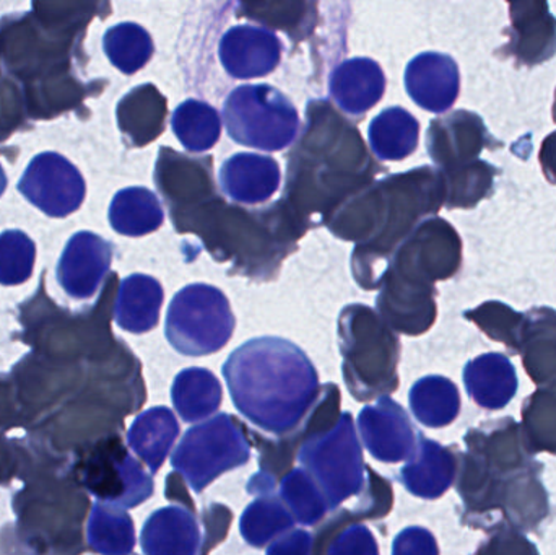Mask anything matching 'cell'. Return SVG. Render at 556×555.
<instances>
[{
  "instance_id": "f6af8a7d",
  "label": "cell",
  "mask_w": 556,
  "mask_h": 555,
  "mask_svg": "<svg viewBox=\"0 0 556 555\" xmlns=\"http://www.w3.org/2000/svg\"><path fill=\"white\" fill-rule=\"evenodd\" d=\"M280 497L294 512L298 524L313 527L326 517L327 502L307 472L294 469L281 481Z\"/></svg>"
},
{
  "instance_id": "bcb514c9",
  "label": "cell",
  "mask_w": 556,
  "mask_h": 555,
  "mask_svg": "<svg viewBox=\"0 0 556 555\" xmlns=\"http://www.w3.org/2000/svg\"><path fill=\"white\" fill-rule=\"evenodd\" d=\"M101 7V3L91 2H35L31 13L41 25L81 39Z\"/></svg>"
},
{
  "instance_id": "d590c367",
  "label": "cell",
  "mask_w": 556,
  "mask_h": 555,
  "mask_svg": "<svg viewBox=\"0 0 556 555\" xmlns=\"http://www.w3.org/2000/svg\"><path fill=\"white\" fill-rule=\"evenodd\" d=\"M410 409L418 422L431 429L451 426L459 417L460 394L444 377H425L412 387Z\"/></svg>"
},
{
  "instance_id": "c3c4849f",
  "label": "cell",
  "mask_w": 556,
  "mask_h": 555,
  "mask_svg": "<svg viewBox=\"0 0 556 555\" xmlns=\"http://www.w3.org/2000/svg\"><path fill=\"white\" fill-rule=\"evenodd\" d=\"M26 117L28 114L22 88L13 78L3 75L0 78V142L20 129Z\"/></svg>"
},
{
  "instance_id": "9a60e30c",
  "label": "cell",
  "mask_w": 556,
  "mask_h": 555,
  "mask_svg": "<svg viewBox=\"0 0 556 555\" xmlns=\"http://www.w3.org/2000/svg\"><path fill=\"white\" fill-rule=\"evenodd\" d=\"M16 189L29 204L52 218L74 214L87 195V185L77 166L55 152L33 156Z\"/></svg>"
},
{
  "instance_id": "f5cc1de1",
  "label": "cell",
  "mask_w": 556,
  "mask_h": 555,
  "mask_svg": "<svg viewBox=\"0 0 556 555\" xmlns=\"http://www.w3.org/2000/svg\"><path fill=\"white\" fill-rule=\"evenodd\" d=\"M313 547V537L306 531H293L287 538L270 546L267 555H309Z\"/></svg>"
},
{
  "instance_id": "1f68e13d",
  "label": "cell",
  "mask_w": 556,
  "mask_h": 555,
  "mask_svg": "<svg viewBox=\"0 0 556 555\" xmlns=\"http://www.w3.org/2000/svg\"><path fill=\"white\" fill-rule=\"evenodd\" d=\"M368 139L379 160L401 162L417 150L420 123L404 108H388L369 124Z\"/></svg>"
},
{
  "instance_id": "ab89813d",
  "label": "cell",
  "mask_w": 556,
  "mask_h": 555,
  "mask_svg": "<svg viewBox=\"0 0 556 555\" xmlns=\"http://www.w3.org/2000/svg\"><path fill=\"white\" fill-rule=\"evenodd\" d=\"M522 433L532 455L551 453L556 456V381L538 388L522 403Z\"/></svg>"
},
{
  "instance_id": "4316f807",
  "label": "cell",
  "mask_w": 556,
  "mask_h": 555,
  "mask_svg": "<svg viewBox=\"0 0 556 555\" xmlns=\"http://www.w3.org/2000/svg\"><path fill=\"white\" fill-rule=\"evenodd\" d=\"M329 91L343 113L363 116L384 97V71L372 59H349L330 75Z\"/></svg>"
},
{
  "instance_id": "44dd1931",
  "label": "cell",
  "mask_w": 556,
  "mask_h": 555,
  "mask_svg": "<svg viewBox=\"0 0 556 555\" xmlns=\"http://www.w3.org/2000/svg\"><path fill=\"white\" fill-rule=\"evenodd\" d=\"M281 52L283 45L276 33L253 25L231 26L218 46L225 71L243 80L273 74L280 64Z\"/></svg>"
},
{
  "instance_id": "74e56055",
  "label": "cell",
  "mask_w": 556,
  "mask_h": 555,
  "mask_svg": "<svg viewBox=\"0 0 556 555\" xmlns=\"http://www.w3.org/2000/svg\"><path fill=\"white\" fill-rule=\"evenodd\" d=\"M173 133L188 152L202 153L214 149L222 136L218 111L205 101L186 100L172 117Z\"/></svg>"
},
{
  "instance_id": "7402d4cb",
  "label": "cell",
  "mask_w": 556,
  "mask_h": 555,
  "mask_svg": "<svg viewBox=\"0 0 556 555\" xmlns=\"http://www.w3.org/2000/svg\"><path fill=\"white\" fill-rule=\"evenodd\" d=\"M405 88L418 106L431 113H444L459 97V67L450 55L421 52L405 68Z\"/></svg>"
},
{
  "instance_id": "7bdbcfd3",
  "label": "cell",
  "mask_w": 556,
  "mask_h": 555,
  "mask_svg": "<svg viewBox=\"0 0 556 555\" xmlns=\"http://www.w3.org/2000/svg\"><path fill=\"white\" fill-rule=\"evenodd\" d=\"M464 318L477 325V328L492 341L505 344L513 355H519V342H521L526 315L515 312L505 303L492 300L464 313Z\"/></svg>"
},
{
  "instance_id": "9f6ffc18",
  "label": "cell",
  "mask_w": 556,
  "mask_h": 555,
  "mask_svg": "<svg viewBox=\"0 0 556 555\" xmlns=\"http://www.w3.org/2000/svg\"><path fill=\"white\" fill-rule=\"evenodd\" d=\"M554 119H555V123H556V98H555V106H554Z\"/></svg>"
},
{
  "instance_id": "ba28073f",
  "label": "cell",
  "mask_w": 556,
  "mask_h": 555,
  "mask_svg": "<svg viewBox=\"0 0 556 555\" xmlns=\"http://www.w3.org/2000/svg\"><path fill=\"white\" fill-rule=\"evenodd\" d=\"M81 39L41 25L33 13L3 16L0 55L23 87L74 72Z\"/></svg>"
},
{
  "instance_id": "f546056e",
  "label": "cell",
  "mask_w": 556,
  "mask_h": 555,
  "mask_svg": "<svg viewBox=\"0 0 556 555\" xmlns=\"http://www.w3.org/2000/svg\"><path fill=\"white\" fill-rule=\"evenodd\" d=\"M519 355L529 378L539 388L556 381V312L534 308L528 312L519 342Z\"/></svg>"
},
{
  "instance_id": "e575fe53",
  "label": "cell",
  "mask_w": 556,
  "mask_h": 555,
  "mask_svg": "<svg viewBox=\"0 0 556 555\" xmlns=\"http://www.w3.org/2000/svg\"><path fill=\"white\" fill-rule=\"evenodd\" d=\"M179 436V424L168 407H153L137 417L130 427L127 442L149 466L152 475L159 472Z\"/></svg>"
},
{
  "instance_id": "d6986e66",
  "label": "cell",
  "mask_w": 556,
  "mask_h": 555,
  "mask_svg": "<svg viewBox=\"0 0 556 555\" xmlns=\"http://www.w3.org/2000/svg\"><path fill=\"white\" fill-rule=\"evenodd\" d=\"M434 297V287L410 282L388 273L381 283V293L376 299V308L392 331L420 336L430 331L437 321Z\"/></svg>"
},
{
  "instance_id": "8d00e7d4",
  "label": "cell",
  "mask_w": 556,
  "mask_h": 555,
  "mask_svg": "<svg viewBox=\"0 0 556 555\" xmlns=\"http://www.w3.org/2000/svg\"><path fill=\"white\" fill-rule=\"evenodd\" d=\"M173 404L185 422H195L218 411L222 404V384L205 368H188L175 378Z\"/></svg>"
},
{
  "instance_id": "5b68a950",
  "label": "cell",
  "mask_w": 556,
  "mask_h": 555,
  "mask_svg": "<svg viewBox=\"0 0 556 555\" xmlns=\"http://www.w3.org/2000/svg\"><path fill=\"white\" fill-rule=\"evenodd\" d=\"M16 521L0 533L13 555H80L81 521L90 502L72 481L36 479L13 497Z\"/></svg>"
},
{
  "instance_id": "4dcf8cb0",
  "label": "cell",
  "mask_w": 556,
  "mask_h": 555,
  "mask_svg": "<svg viewBox=\"0 0 556 555\" xmlns=\"http://www.w3.org/2000/svg\"><path fill=\"white\" fill-rule=\"evenodd\" d=\"M163 300L165 292L155 277L132 274L117 289L114 319L121 329L132 335L152 331L159 325Z\"/></svg>"
},
{
  "instance_id": "db71d44e",
  "label": "cell",
  "mask_w": 556,
  "mask_h": 555,
  "mask_svg": "<svg viewBox=\"0 0 556 555\" xmlns=\"http://www.w3.org/2000/svg\"><path fill=\"white\" fill-rule=\"evenodd\" d=\"M539 160H541L542 168H544L548 181L556 185V130L542 143Z\"/></svg>"
},
{
  "instance_id": "2e32d148",
  "label": "cell",
  "mask_w": 556,
  "mask_h": 555,
  "mask_svg": "<svg viewBox=\"0 0 556 555\" xmlns=\"http://www.w3.org/2000/svg\"><path fill=\"white\" fill-rule=\"evenodd\" d=\"M155 185L165 198L169 215L181 214L217 195L211 159H189L162 147L155 165Z\"/></svg>"
},
{
  "instance_id": "6da1fadb",
  "label": "cell",
  "mask_w": 556,
  "mask_h": 555,
  "mask_svg": "<svg viewBox=\"0 0 556 555\" xmlns=\"http://www.w3.org/2000/svg\"><path fill=\"white\" fill-rule=\"evenodd\" d=\"M464 443L456 479L460 524L486 533L502 525L535 533L551 517V497L544 465L526 446L521 424L513 417L486 420L467 430Z\"/></svg>"
},
{
  "instance_id": "cb8c5ba5",
  "label": "cell",
  "mask_w": 556,
  "mask_h": 555,
  "mask_svg": "<svg viewBox=\"0 0 556 555\" xmlns=\"http://www.w3.org/2000/svg\"><path fill=\"white\" fill-rule=\"evenodd\" d=\"M459 471L456 446H443L420 433L417 449L402 468L401 482L410 494L434 501L450 491Z\"/></svg>"
},
{
  "instance_id": "ee69618b",
  "label": "cell",
  "mask_w": 556,
  "mask_h": 555,
  "mask_svg": "<svg viewBox=\"0 0 556 555\" xmlns=\"http://www.w3.org/2000/svg\"><path fill=\"white\" fill-rule=\"evenodd\" d=\"M36 244L20 230L0 234V286H22L35 269Z\"/></svg>"
},
{
  "instance_id": "681fc988",
  "label": "cell",
  "mask_w": 556,
  "mask_h": 555,
  "mask_svg": "<svg viewBox=\"0 0 556 555\" xmlns=\"http://www.w3.org/2000/svg\"><path fill=\"white\" fill-rule=\"evenodd\" d=\"M472 555H541L526 534L513 528L496 527Z\"/></svg>"
},
{
  "instance_id": "30bf717a",
  "label": "cell",
  "mask_w": 556,
  "mask_h": 555,
  "mask_svg": "<svg viewBox=\"0 0 556 555\" xmlns=\"http://www.w3.org/2000/svg\"><path fill=\"white\" fill-rule=\"evenodd\" d=\"M235 325L230 302L220 289L191 283L169 303L165 335L179 354L201 357L224 349L233 336Z\"/></svg>"
},
{
  "instance_id": "f907efd6",
  "label": "cell",
  "mask_w": 556,
  "mask_h": 555,
  "mask_svg": "<svg viewBox=\"0 0 556 555\" xmlns=\"http://www.w3.org/2000/svg\"><path fill=\"white\" fill-rule=\"evenodd\" d=\"M327 555H379L375 537L363 525L339 531L327 547Z\"/></svg>"
},
{
  "instance_id": "7c38bea8",
  "label": "cell",
  "mask_w": 556,
  "mask_h": 555,
  "mask_svg": "<svg viewBox=\"0 0 556 555\" xmlns=\"http://www.w3.org/2000/svg\"><path fill=\"white\" fill-rule=\"evenodd\" d=\"M75 482L101 504L134 508L152 497V476L129 455L119 436L101 437L78 450Z\"/></svg>"
},
{
  "instance_id": "ac0fdd59",
  "label": "cell",
  "mask_w": 556,
  "mask_h": 555,
  "mask_svg": "<svg viewBox=\"0 0 556 555\" xmlns=\"http://www.w3.org/2000/svg\"><path fill=\"white\" fill-rule=\"evenodd\" d=\"M492 142L482 117L466 110L431 121L427 133L428 153L441 172L479 160L482 150L492 147Z\"/></svg>"
},
{
  "instance_id": "7dc6e473",
  "label": "cell",
  "mask_w": 556,
  "mask_h": 555,
  "mask_svg": "<svg viewBox=\"0 0 556 555\" xmlns=\"http://www.w3.org/2000/svg\"><path fill=\"white\" fill-rule=\"evenodd\" d=\"M293 528V520L278 501L257 499L244 510L241 533L251 546L264 547L280 531Z\"/></svg>"
},
{
  "instance_id": "4fadbf2b",
  "label": "cell",
  "mask_w": 556,
  "mask_h": 555,
  "mask_svg": "<svg viewBox=\"0 0 556 555\" xmlns=\"http://www.w3.org/2000/svg\"><path fill=\"white\" fill-rule=\"evenodd\" d=\"M250 458L247 427L233 416L220 414L186 432L173 453L172 465L185 472L195 492H202L222 472L247 465Z\"/></svg>"
},
{
  "instance_id": "d4e9b609",
  "label": "cell",
  "mask_w": 556,
  "mask_h": 555,
  "mask_svg": "<svg viewBox=\"0 0 556 555\" xmlns=\"http://www.w3.org/2000/svg\"><path fill=\"white\" fill-rule=\"evenodd\" d=\"M195 508L166 507L156 510L143 525L142 544L146 555H201L204 541L215 546L211 538H202Z\"/></svg>"
},
{
  "instance_id": "9c48e42d",
  "label": "cell",
  "mask_w": 556,
  "mask_h": 555,
  "mask_svg": "<svg viewBox=\"0 0 556 555\" xmlns=\"http://www.w3.org/2000/svg\"><path fill=\"white\" fill-rule=\"evenodd\" d=\"M228 136L241 146L264 152L287 149L300 130L294 104L273 85H241L224 104Z\"/></svg>"
},
{
  "instance_id": "484cf974",
  "label": "cell",
  "mask_w": 556,
  "mask_h": 555,
  "mask_svg": "<svg viewBox=\"0 0 556 555\" xmlns=\"http://www.w3.org/2000/svg\"><path fill=\"white\" fill-rule=\"evenodd\" d=\"M222 189L241 204H263L280 188V166L273 156L260 153H235L222 166Z\"/></svg>"
},
{
  "instance_id": "836d02e7",
  "label": "cell",
  "mask_w": 556,
  "mask_h": 555,
  "mask_svg": "<svg viewBox=\"0 0 556 555\" xmlns=\"http://www.w3.org/2000/svg\"><path fill=\"white\" fill-rule=\"evenodd\" d=\"M108 215L113 230L124 237L153 234L165 222V211L155 192L140 186L117 192Z\"/></svg>"
},
{
  "instance_id": "5bb4252c",
  "label": "cell",
  "mask_w": 556,
  "mask_h": 555,
  "mask_svg": "<svg viewBox=\"0 0 556 555\" xmlns=\"http://www.w3.org/2000/svg\"><path fill=\"white\" fill-rule=\"evenodd\" d=\"M463 266V240L456 228L433 217L421 222L395 251L388 273L421 286L451 279Z\"/></svg>"
},
{
  "instance_id": "277c9868",
  "label": "cell",
  "mask_w": 556,
  "mask_h": 555,
  "mask_svg": "<svg viewBox=\"0 0 556 555\" xmlns=\"http://www.w3.org/2000/svg\"><path fill=\"white\" fill-rule=\"evenodd\" d=\"M117 280V274L111 273L98 302L75 315L46 295L42 277L38 292L20 305L23 342L51 361L91 362L111 354L121 344L110 326Z\"/></svg>"
},
{
  "instance_id": "603a6c76",
  "label": "cell",
  "mask_w": 556,
  "mask_h": 555,
  "mask_svg": "<svg viewBox=\"0 0 556 555\" xmlns=\"http://www.w3.org/2000/svg\"><path fill=\"white\" fill-rule=\"evenodd\" d=\"M511 41L505 46L506 55L519 64L538 65L554 58L556 52V18L547 2L509 3Z\"/></svg>"
},
{
  "instance_id": "11a10c76",
  "label": "cell",
  "mask_w": 556,
  "mask_h": 555,
  "mask_svg": "<svg viewBox=\"0 0 556 555\" xmlns=\"http://www.w3.org/2000/svg\"><path fill=\"white\" fill-rule=\"evenodd\" d=\"M7 189V176L5 172H3L2 165H0V195L5 192Z\"/></svg>"
},
{
  "instance_id": "816d5d0a",
  "label": "cell",
  "mask_w": 556,
  "mask_h": 555,
  "mask_svg": "<svg viewBox=\"0 0 556 555\" xmlns=\"http://www.w3.org/2000/svg\"><path fill=\"white\" fill-rule=\"evenodd\" d=\"M392 555H440V547L430 531L412 527L395 538Z\"/></svg>"
},
{
  "instance_id": "f35d334b",
  "label": "cell",
  "mask_w": 556,
  "mask_h": 555,
  "mask_svg": "<svg viewBox=\"0 0 556 555\" xmlns=\"http://www.w3.org/2000/svg\"><path fill=\"white\" fill-rule=\"evenodd\" d=\"M90 550L101 555H130L136 547L134 521L123 508L97 504L87 525Z\"/></svg>"
},
{
  "instance_id": "e0dca14e",
  "label": "cell",
  "mask_w": 556,
  "mask_h": 555,
  "mask_svg": "<svg viewBox=\"0 0 556 555\" xmlns=\"http://www.w3.org/2000/svg\"><path fill=\"white\" fill-rule=\"evenodd\" d=\"M113 263V244L91 231L72 235L59 260V286L74 300L93 299Z\"/></svg>"
},
{
  "instance_id": "52a82bcc",
  "label": "cell",
  "mask_w": 556,
  "mask_h": 555,
  "mask_svg": "<svg viewBox=\"0 0 556 555\" xmlns=\"http://www.w3.org/2000/svg\"><path fill=\"white\" fill-rule=\"evenodd\" d=\"M343 378L356 401H371L399 388L401 341L375 310L349 305L339 316Z\"/></svg>"
},
{
  "instance_id": "8992f818",
  "label": "cell",
  "mask_w": 556,
  "mask_h": 555,
  "mask_svg": "<svg viewBox=\"0 0 556 555\" xmlns=\"http://www.w3.org/2000/svg\"><path fill=\"white\" fill-rule=\"evenodd\" d=\"M382 188L386 218L381 231L371 243L356 247L352 256L353 276L365 290L379 289L402 241L446 201L443 173L431 166L389 176Z\"/></svg>"
},
{
  "instance_id": "ffe728a7",
  "label": "cell",
  "mask_w": 556,
  "mask_h": 555,
  "mask_svg": "<svg viewBox=\"0 0 556 555\" xmlns=\"http://www.w3.org/2000/svg\"><path fill=\"white\" fill-rule=\"evenodd\" d=\"M358 422L366 449L376 459L391 465L414 455L420 432L412 426L404 407L391 398H381L376 406L365 407Z\"/></svg>"
},
{
  "instance_id": "7a4b0ae2",
  "label": "cell",
  "mask_w": 556,
  "mask_h": 555,
  "mask_svg": "<svg viewBox=\"0 0 556 555\" xmlns=\"http://www.w3.org/2000/svg\"><path fill=\"white\" fill-rule=\"evenodd\" d=\"M379 172L358 129L326 100H313L307 104L306 129L288 153L283 202L298 222H311L316 214L327 222Z\"/></svg>"
},
{
  "instance_id": "d6a6232c",
  "label": "cell",
  "mask_w": 556,
  "mask_h": 555,
  "mask_svg": "<svg viewBox=\"0 0 556 555\" xmlns=\"http://www.w3.org/2000/svg\"><path fill=\"white\" fill-rule=\"evenodd\" d=\"M93 85L84 84L74 72L36 81L23 87L26 114L31 119H54L59 114L77 110L90 97Z\"/></svg>"
},
{
  "instance_id": "60d3db41",
  "label": "cell",
  "mask_w": 556,
  "mask_h": 555,
  "mask_svg": "<svg viewBox=\"0 0 556 555\" xmlns=\"http://www.w3.org/2000/svg\"><path fill=\"white\" fill-rule=\"evenodd\" d=\"M103 49L111 64L126 75L136 74L146 67L155 52L152 36L137 23H117L106 29Z\"/></svg>"
},
{
  "instance_id": "3957f363",
  "label": "cell",
  "mask_w": 556,
  "mask_h": 555,
  "mask_svg": "<svg viewBox=\"0 0 556 555\" xmlns=\"http://www.w3.org/2000/svg\"><path fill=\"white\" fill-rule=\"evenodd\" d=\"M231 400L264 432L301 433L307 409L317 403L319 378L307 355L280 338L251 339L224 365Z\"/></svg>"
},
{
  "instance_id": "8fae6325",
  "label": "cell",
  "mask_w": 556,
  "mask_h": 555,
  "mask_svg": "<svg viewBox=\"0 0 556 555\" xmlns=\"http://www.w3.org/2000/svg\"><path fill=\"white\" fill-rule=\"evenodd\" d=\"M307 426V437L303 442L298 458L314 476L323 488L320 494L326 495L330 510L339 507L346 499L358 494L359 485L366 482L363 472L368 471L363 465L362 450L355 437V427L349 413L340 416L332 429Z\"/></svg>"
},
{
  "instance_id": "6f0895ef",
  "label": "cell",
  "mask_w": 556,
  "mask_h": 555,
  "mask_svg": "<svg viewBox=\"0 0 556 555\" xmlns=\"http://www.w3.org/2000/svg\"><path fill=\"white\" fill-rule=\"evenodd\" d=\"M0 59H2V55H0ZM3 75H2V71H0V78H2Z\"/></svg>"
},
{
  "instance_id": "83f0119b",
  "label": "cell",
  "mask_w": 556,
  "mask_h": 555,
  "mask_svg": "<svg viewBox=\"0 0 556 555\" xmlns=\"http://www.w3.org/2000/svg\"><path fill=\"white\" fill-rule=\"evenodd\" d=\"M116 119L126 142L140 149L165 133L168 100L155 85H139L121 98Z\"/></svg>"
},
{
  "instance_id": "f1b7e54d",
  "label": "cell",
  "mask_w": 556,
  "mask_h": 555,
  "mask_svg": "<svg viewBox=\"0 0 556 555\" xmlns=\"http://www.w3.org/2000/svg\"><path fill=\"white\" fill-rule=\"evenodd\" d=\"M467 394L477 406L500 411L511 403L518 393L519 380L515 365L503 354H483L464 368Z\"/></svg>"
},
{
  "instance_id": "b9f144b4",
  "label": "cell",
  "mask_w": 556,
  "mask_h": 555,
  "mask_svg": "<svg viewBox=\"0 0 556 555\" xmlns=\"http://www.w3.org/2000/svg\"><path fill=\"white\" fill-rule=\"evenodd\" d=\"M441 173L446 186L444 205L450 209H472L492 192L496 168L483 160H473Z\"/></svg>"
}]
</instances>
